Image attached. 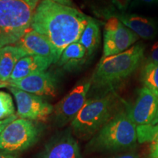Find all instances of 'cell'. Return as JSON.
Returning a JSON list of instances; mask_svg holds the SVG:
<instances>
[{"mask_svg": "<svg viewBox=\"0 0 158 158\" xmlns=\"http://www.w3.org/2000/svg\"><path fill=\"white\" fill-rule=\"evenodd\" d=\"M133 3L138 4H144V5H154V4H158V0H133Z\"/></svg>", "mask_w": 158, "mask_h": 158, "instance_id": "27", "label": "cell"}, {"mask_svg": "<svg viewBox=\"0 0 158 158\" xmlns=\"http://www.w3.org/2000/svg\"><path fill=\"white\" fill-rule=\"evenodd\" d=\"M138 141L136 125L128 110H118L92 137L87 149L91 152H114L133 148Z\"/></svg>", "mask_w": 158, "mask_h": 158, "instance_id": "3", "label": "cell"}, {"mask_svg": "<svg viewBox=\"0 0 158 158\" xmlns=\"http://www.w3.org/2000/svg\"><path fill=\"white\" fill-rule=\"evenodd\" d=\"M7 86H9L8 83H0V89L6 87Z\"/></svg>", "mask_w": 158, "mask_h": 158, "instance_id": "32", "label": "cell"}, {"mask_svg": "<svg viewBox=\"0 0 158 158\" xmlns=\"http://www.w3.org/2000/svg\"><path fill=\"white\" fill-rule=\"evenodd\" d=\"M90 88V80L79 82L56 105L54 119L57 127H63L73 121L86 103Z\"/></svg>", "mask_w": 158, "mask_h": 158, "instance_id": "8", "label": "cell"}, {"mask_svg": "<svg viewBox=\"0 0 158 158\" xmlns=\"http://www.w3.org/2000/svg\"><path fill=\"white\" fill-rule=\"evenodd\" d=\"M133 0H111L112 4L120 12H124L127 10Z\"/></svg>", "mask_w": 158, "mask_h": 158, "instance_id": "24", "label": "cell"}, {"mask_svg": "<svg viewBox=\"0 0 158 158\" xmlns=\"http://www.w3.org/2000/svg\"><path fill=\"white\" fill-rule=\"evenodd\" d=\"M89 58L86 48L78 41L64 48L57 63L65 70L74 71L84 64Z\"/></svg>", "mask_w": 158, "mask_h": 158, "instance_id": "17", "label": "cell"}, {"mask_svg": "<svg viewBox=\"0 0 158 158\" xmlns=\"http://www.w3.org/2000/svg\"><path fill=\"white\" fill-rule=\"evenodd\" d=\"M0 83H2V82H0Z\"/></svg>", "mask_w": 158, "mask_h": 158, "instance_id": "34", "label": "cell"}, {"mask_svg": "<svg viewBox=\"0 0 158 158\" xmlns=\"http://www.w3.org/2000/svg\"><path fill=\"white\" fill-rule=\"evenodd\" d=\"M106 16H114L134 31L139 37L144 40H153L158 35L157 21L151 18L143 17L137 14H130L124 12H114L106 10Z\"/></svg>", "mask_w": 158, "mask_h": 158, "instance_id": "14", "label": "cell"}, {"mask_svg": "<svg viewBox=\"0 0 158 158\" xmlns=\"http://www.w3.org/2000/svg\"><path fill=\"white\" fill-rule=\"evenodd\" d=\"M40 158H82L71 129L55 136L45 145Z\"/></svg>", "mask_w": 158, "mask_h": 158, "instance_id": "12", "label": "cell"}, {"mask_svg": "<svg viewBox=\"0 0 158 158\" xmlns=\"http://www.w3.org/2000/svg\"><path fill=\"white\" fill-rule=\"evenodd\" d=\"M40 133L35 122L17 118L0 134V151L14 155L22 152L37 143Z\"/></svg>", "mask_w": 158, "mask_h": 158, "instance_id": "5", "label": "cell"}, {"mask_svg": "<svg viewBox=\"0 0 158 158\" xmlns=\"http://www.w3.org/2000/svg\"><path fill=\"white\" fill-rule=\"evenodd\" d=\"M15 45L23 48L28 55L44 57L53 63H57L59 61L58 54L52 43L31 28L26 31Z\"/></svg>", "mask_w": 158, "mask_h": 158, "instance_id": "13", "label": "cell"}, {"mask_svg": "<svg viewBox=\"0 0 158 158\" xmlns=\"http://www.w3.org/2000/svg\"><path fill=\"white\" fill-rule=\"evenodd\" d=\"M89 17L75 7L41 0L34 11L31 28L52 43L59 59L67 46L79 40Z\"/></svg>", "mask_w": 158, "mask_h": 158, "instance_id": "1", "label": "cell"}, {"mask_svg": "<svg viewBox=\"0 0 158 158\" xmlns=\"http://www.w3.org/2000/svg\"><path fill=\"white\" fill-rule=\"evenodd\" d=\"M117 106L118 99L111 92L88 99L70 123L73 134L81 139L94 136L117 113Z\"/></svg>", "mask_w": 158, "mask_h": 158, "instance_id": "4", "label": "cell"}, {"mask_svg": "<svg viewBox=\"0 0 158 158\" xmlns=\"http://www.w3.org/2000/svg\"><path fill=\"white\" fill-rule=\"evenodd\" d=\"M111 158H141L139 155L136 153H127L123 154V155H120L116 157H111Z\"/></svg>", "mask_w": 158, "mask_h": 158, "instance_id": "28", "label": "cell"}, {"mask_svg": "<svg viewBox=\"0 0 158 158\" xmlns=\"http://www.w3.org/2000/svg\"><path fill=\"white\" fill-rule=\"evenodd\" d=\"M141 81L158 96V64L144 63L141 72Z\"/></svg>", "mask_w": 158, "mask_h": 158, "instance_id": "19", "label": "cell"}, {"mask_svg": "<svg viewBox=\"0 0 158 158\" xmlns=\"http://www.w3.org/2000/svg\"><path fill=\"white\" fill-rule=\"evenodd\" d=\"M33 14L23 0H0V28L19 40L31 28Z\"/></svg>", "mask_w": 158, "mask_h": 158, "instance_id": "6", "label": "cell"}, {"mask_svg": "<svg viewBox=\"0 0 158 158\" xmlns=\"http://www.w3.org/2000/svg\"><path fill=\"white\" fill-rule=\"evenodd\" d=\"M50 1L54 2L61 4V5L69 6V7H75V4L73 2V0H50Z\"/></svg>", "mask_w": 158, "mask_h": 158, "instance_id": "26", "label": "cell"}, {"mask_svg": "<svg viewBox=\"0 0 158 158\" xmlns=\"http://www.w3.org/2000/svg\"><path fill=\"white\" fill-rule=\"evenodd\" d=\"M23 1L25 2L31 7L33 11L35 10L37 5H38V3L40 2L39 0H23Z\"/></svg>", "mask_w": 158, "mask_h": 158, "instance_id": "29", "label": "cell"}, {"mask_svg": "<svg viewBox=\"0 0 158 158\" xmlns=\"http://www.w3.org/2000/svg\"><path fill=\"white\" fill-rule=\"evenodd\" d=\"M144 63L158 64V41L152 45L149 56H148L147 60Z\"/></svg>", "mask_w": 158, "mask_h": 158, "instance_id": "23", "label": "cell"}, {"mask_svg": "<svg viewBox=\"0 0 158 158\" xmlns=\"http://www.w3.org/2000/svg\"><path fill=\"white\" fill-rule=\"evenodd\" d=\"M18 41H19V39L7 34L0 28V48L6 46V45L16 44Z\"/></svg>", "mask_w": 158, "mask_h": 158, "instance_id": "22", "label": "cell"}, {"mask_svg": "<svg viewBox=\"0 0 158 158\" xmlns=\"http://www.w3.org/2000/svg\"><path fill=\"white\" fill-rule=\"evenodd\" d=\"M78 42L86 48L89 57L93 56L100 43V27L97 20L89 17L87 24Z\"/></svg>", "mask_w": 158, "mask_h": 158, "instance_id": "18", "label": "cell"}, {"mask_svg": "<svg viewBox=\"0 0 158 158\" xmlns=\"http://www.w3.org/2000/svg\"><path fill=\"white\" fill-rule=\"evenodd\" d=\"M17 118H19V116H17V114H15V115L11 116V117H10L8 118H6V119L4 120H0V134L2 133V131L5 130V128L7 127L10 122L14 121V120L16 119Z\"/></svg>", "mask_w": 158, "mask_h": 158, "instance_id": "25", "label": "cell"}, {"mask_svg": "<svg viewBox=\"0 0 158 158\" xmlns=\"http://www.w3.org/2000/svg\"><path fill=\"white\" fill-rule=\"evenodd\" d=\"M0 158H20L18 157L17 156L14 155H12V154H9L5 152L0 151Z\"/></svg>", "mask_w": 158, "mask_h": 158, "instance_id": "31", "label": "cell"}, {"mask_svg": "<svg viewBox=\"0 0 158 158\" xmlns=\"http://www.w3.org/2000/svg\"><path fill=\"white\" fill-rule=\"evenodd\" d=\"M158 108V96L146 86L138 92L133 106L128 108L129 116L137 126L147 124L152 121Z\"/></svg>", "mask_w": 158, "mask_h": 158, "instance_id": "11", "label": "cell"}, {"mask_svg": "<svg viewBox=\"0 0 158 158\" xmlns=\"http://www.w3.org/2000/svg\"><path fill=\"white\" fill-rule=\"evenodd\" d=\"M27 55L28 54L23 48L16 45L0 48V82H8L15 64Z\"/></svg>", "mask_w": 158, "mask_h": 158, "instance_id": "16", "label": "cell"}, {"mask_svg": "<svg viewBox=\"0 0 158 158\" xmlns=\"http://www.w3.org/2000/svg\"><path fill=\"white\" fill-rule=\"evenodd\" d=\"M153 144H155V145H157V146H158V139H157L156 140V141L154 142V143Z\"/></svg>", "mask_w": 158, "mask_h": 158, "instance_id": "33", "label": "cell"}, {"mask_svg": "<svg viewBox=\"0 0 158 158\" xmlns=\"http://www.w3.org/2000/svg\"><path fill=\"white\" fill-rule=\"evenodd\" d=\"M139 37L124 25L117 18L108 16L105 23L102 57L124 52L137 42Z\"/></svg>", "mask_w": 158, "mask_h": 158, "instance_id": "7", "label": "cell"}, {"mask_svg": "<svg viewBox=\"0 0 158 158\" xmlns=\"http://www.w3.org/2000/svg\"><path fill=\"white\" fill-rule=\"evenodd\" d=\"M151 158H158V146L153 144L151 149Z\"/></svg>", "mask_w": 158, "mask_h": 158, "instance_id": "30", "label": "cell"}, {"mask_svg": "<svg viewBox=\"0 0 158 158\" xmlns=\"http://www.w3.org/2000/svg\"><path fill=\"white\" fill-rule=\"evenodd\" d=\"M145 49V45L140 42L120 54L101 58L90 79L91 88L110 92L138 70L144 59Z\"/></svg>", "mask_w": 158, "mask_h": 158, "instance_id": "2", "label": "cell"}, {"mask_svg": "<svg viewBox=\"0 0 158 158\" xmlns=\"http://www.w3.org/2000/svg\"><path fill=\"white\" fill-rule=\"evenodd\" d=\"M52 63L49 59L36 55L23 56L15 64L7 83L9 84L31 75L45 71Z\"/></svg>", "mask_w": 158, "mask_h": 158, "instance_id": "15", "label": "cell"}, {"mask_svg": "<svg viewBox=\"0 0 158 158\" xmlns=\"http://www.w3.org/2000/svg\"><path fill=\"white\" fill-rule=\"evenodd\" d=\"M15 115V108L12 96L7 92L0 90V120Z\"/></svg>", "mask_w": 158, "mask_h": 158, "instance_id": "21", "label": "cell"}, {"mask_svg": "<svg viewBox=\"0 0 158 158\" xmlns=\"http://www.w3.org/2000/svg\"><path fill=\"white\" fill-rule=\"evenodd\" d=\"M14 96L17 106V116L33 122H45L54 113V107L42 97L29 93L19 89L9 86Z\"/></svg>", "mask_w": 158, "mask_h": 158, "instance_id": "9", "label": "cell"}, {"mask_svg": "<svg viewBox=\"0 0 158 158\" xmlns=\"http://www.w3.org/2000/svg\"><path fill=\"white\" fill-rule=\"evenodd\" d=\"M57 79L56 75L51 71H43L9 83V86L35 94L37 96L54 97L57 91Z\"/></svg>", "mask_w": 158, "mask_h": 158, "instance_id": "10", "label": "cell"}, {"mask_svg": "<svg viewBox=\"0 0 158 158\" xmlns=\"http://www.w3.org/2000/svg\"><path fill=\"white\" fill-rule=\"evenodd\" d=\"M137 138L139 143L155 142L158 139V108L155 117L150 123L136 127Z\"/></svg>", "mask_w": 158, "mask_h": 158, "instance_id": "20", "label": "cell"}]
</instances>
